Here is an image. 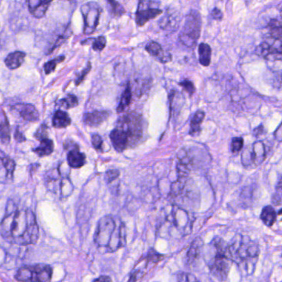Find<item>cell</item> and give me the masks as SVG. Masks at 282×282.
I'll return each mask as SVG.
<instances>
[{"label":"cell","mask_w":282,"mask_h":282,"mask_svg":"<svg viewBox=\"0 0 282 282\" xmlns=\"http://www.w3.org/2000/svg\"><path fill=\"white\" fill-rule=\"evenodd\" d=\"M0 235L16 245H32L39 238V227L32 210L17 207L12 200L7 203L4 216L0 222Z\"/></svg>","instance_id":"obj_1"},{"label":"cell","mask_w":282,"mask_h":282,"mask_svg":"<svg viewBox=\"0 0 282 282\" xmlns=\"http://www.w3.org/2000/svg\"><path fill=\"white\" fill-rule=\"evenodd\" d=\"M94 243L101 250L113 253L126 244V227L123 223L117 224L110 215L99 219L94 234Z\"/></svg>","instance_id":"obj_2"},{"label":"cell","mask_w":282,"mask_h":282,"mask_svg":"<svg viewBox=\"0 0 282 282\" xmlns=\"http://www.w3.org/2000/svg\"><path fill=\"white\" fill-rule=\"evenodd\" d=\"M233 263H237L243 276L254 273L260 250L258 244L246 236L236 235L228 245Z\"/></svg>","instance_id":"obj_3"},{"label":"cell","mask_w":282,"mask_h":282,"mask_svg":"<svg viewBox=\"0 0 282 282\" xmlns=\"http://www.w3.org/2000/svg\"><path fill=\"white\" fill-rule=\"evenodd\" d=\"M208 250L206 263L209 272L213 278L224 282L233 265L228 244L222 238L216 237L209 243Z\"/></svg>","instance_id":"obj_4"},{"label":"cell","mask_w":282,"mask_h":282,"mask_svg":"<svg viewBox=\"0 0 282 282\" xmlns=\"http://www.w3.org/2000/svg\"><path fill=\"white\" fill-rule=\"evenodd\" d=\"M201 17L199 12L190 11L187 15L184 26L180 33V41L186 47L193 48L196 45L201 32Z\"/></svg>","instance_id":"obj_5"},{"label":"cell","mask_w":282,"mask_h":282,"mask_svg":"<svg viewBox=\"0 0 282 282\" xmlns=\"http://www.w3.org/2000/svg\"><path fill=\"white\" fill-rule=\"evenodd\" d=\"M116 127L120 128L125 132L129 138L130 145H135L137 142L140 141L143 134L142 116L133 112L122 116L118 119Z\"/></svg>","instance_id":"obj_6"},{"label":"cell","mask_w":282,"mask_h":282,"mask_svg":"<svg viewBox=\"0 0 282 282\" xmlns=\"http://www.w3.org/2000/svg\"><path fill=\"white\" fill-rule=\"evenodd\" d=\"M52 268L44 264L24 266L17 270L15 279L20 282H51Z\"/></svg>","instance_id":"obj_7"},{"label":"cell","mask_w":282,"mask_h":282,"mask_svg":"<svg viewBox=\"0 0 282 282\" xmlns=\"http://www.w3.org/2000/svg\"><path fill=\"white\" fill-rule=\"evenodd\" d=\"M81 12L84 19V34H93L99 23L102 8L98 3L91 1L81 6Z\"/></svg>","instance_id":"obj_8"},{"label":"cell","mask_w":282,"mask_h":282,"mask_svg":"<svg viewBox=\"0 0 282 282\" xmlns=\"http://www.w3.org/2000/svg\"><path fill=\"white\" fill-rule=\"evenodd\" d=\"M163 258L164 256L156 253L153 249H152L145 258H142L138 262V264H136V267L131 273L128 282H141L142 278H144V276L147 273V267L152 263L154 265L157 264Z\"/></svg>","instance_id":"obj_9"},{"label":"cell","mask_w":282,"mask_h":282,"mask_svg":"<svg viewBox=\"0 0 282 282\" xmlns=\"http://www.w3.org/2000/svg\"><path fill=\"white\" fill-rule=\"evenodd\" d=\"M163 11L158 7H153L152 2L148 0H139L138 10L136 12V23L138 27L144 26L150 20L154 19L162 14Z\"/></svg>","instance_id":"obj_10"},{"label":"cell","mask_w":282,"mask_h":282,"mask_svg":"<svg viewBox=\"0 0 282 282\" xmlns=\"http://www.w3.org/2000/svg\"><path fill=\"white\" fill-rule=\"evenodd\" d=\"M269 39L272 42L266 41L261 43L257 49L256 53L267 60L281 61L282 60V41Z\"/></svg>","instance_id":"obj_11"},{"label":"cell","mask_w":282,"mask_h":282,"mask_svg":"<svg viewBox=\"0 0 282 282\" xmlns=\"http://www.w3.org/2000/svg\"><path fill=\"white\" fill-rule=\"evenodd\" d=\"M15 167L14 161L0 149V183L8 184L12 183Z\"/></svg>","instance_id":"obj_12"},{"label":"cell","mask_w":282,"mask_h":282,"mask_svg":"<svg viewBox=\"0 0 282 282\" xmlns=\"http://www.w3.org/2000/svg\"><path fill=\"white\" fill-rule=\"evenodd\" d=\"M12 109L16 111L26 122H36L39 120V112L33 105L17 103L12 106Z\"/></svg>","instance_id":"obj_13"},{"label":"cell","mask_w":282,"mask_h":282,"mask_svg":"<svg viewBox=\"0 0 282 282\" xmlns=\"http://www.w3.org/2000/svg\"><path fill=\"white\" fill-rule=\"evenodd\" d=\"M109 138H110L113 148H115L118 152H123L128 148V146H130V141H129L128 136L123 130L118 127H116L115 129H113L111 132Z\"/></svg>","instance_id":"obj_14"},{"label":"cell","mask_w":282,"mask_h":282,"mask_svg":"<svg viewBox=\"0 0 282 282\" xmlns=\"http://www.w3.org/2000/svg\"><path fill=\"white\" fill-rule=\"evenodd\" d=\"M53 0H26L30 13L36 18H42Z\"/></svg>","instance_id":"obj_15"},{"label":"cell","mask_w":282,"mask_h":282,"mask_svg":"<svg viewBox=\"0 0 282 282\" xmlns=\"http://www.w3.org/2000/svg\"><path fill=\"white\" fill-rule=\"evenodd\" d=\"M145 49L148 54L155 58H157L162 63H167L172 61V55L165 52L162 46L157 42H153V41L148 42Z\"/></svg>","instance_id":"obj_16"},{"label":"cell","mask_w":282,"mask_h":282,"mask_svg":"<svg viewBox=\"0 0 282 282\" xmlns=\"http://www.w3.org/2000/svg\"><path fill=\"white\" fill-rule=\"evenodd\" d=\"M74 143L73 147L68 148L69 152L67 154V163L71 168H80L83 167L86 163V157L85 153H81L78 146Z\"/></svg>","instance_id":"obj_17"},{"label":"cell","mask_w":282,"mask_h":282,"mask_svg":"<svg viewBox=\"0 0 282 282\" xmlns=\"http://www.w3.org/2000/svg\"><path fill=\"white\" fill-rule=\"evenodd\" d=\"M109 117V113L106 111H94L86 113L84 116V122L87 126L91 127H98L103 124Z\"/></svg>","instance_id":"obj_18"},{"label":"cell","mask_w":282,"mask_h":282,"mask_svg":"<svg viewBox=\"0 0 282 282\" xmlns=\"http://www.w3.org/2000/svg\"><path fill=\"white\" fill-rule=\"evenodd\" d=\"M248 155L250 158L249 163H253L256 166L260 165L266 158L265 145L263 142L257 141L253 143V149L248 152Z\"/></svg>","instance_id":"obj_19"},{"label":"cell","mask_w":282,"mask_h":282,"mask_svg":"<svg viewBox=\"0 0 282 282\" xmlns=\"http://www.w3.org/2000/svg\"><path fill=\"white\" fill-rule=\"evenodd\" d=\"M26 53L23 51H14L8 54L4 60V63L9 70H17L24 62Z\"/></svg>","instance_id":"obj_20"},{"label":"cell","mask_w":282,"mask_h":282,"mask_svg":"<svg viewBox=\"0 0 282 282\" xmlns=\"http://www.w3.org/2000/svg\"><path fill=\"white\" fill-rule=\"evenodd\" d=\"M0 141L3 143L10 141V125L3 110L0 109Z\"/></svg>","instance_id":"obj_21"},{"label":"cell","mask_w":282,"mask_h":282,"mask_svg":"<svg viewBox=\"0 0 282 282\" xmlns=\"http://www.w3.org/2000/svg\"><path fill=\"white\" fill-rule=\"evenodd\" d=\"M202 249H203V242H202L201 238H195L191 243V246L187 253L189 264H193L199 258Z\"/></svg>","instance_id":"obj_22"},{"label":"cell","mask_w":282,"mask_h":282,"mask_svg":"<svg viewBox=\"0 0 282 282\" xmlns=\"http://www.w3.org/2000/svg\"><path fill=\"white\" fill-rule=\"evenodd\" d=\"M205 117V113L203 111H198L195 112L194 117L191 119L190 122V129H189V134L191 137H195L201 132V124Z\"/></svg>","instance_id":"obj_23"},{"label":"cell","mask_w":282,"mask_h":282,"mask_svg":"<svg viewBox=\"0 0 282 282\" xmlns=\"http://www.w3.org/2000/svg\"><path fill=\"white\" fill-rule=\"evenodd\" d=\"M71 120L69 115L67 112H63L62 110H58L55 112L53 118H52V125L56 128H66L71 125Z\"/></svg>","instance_id":"obj_24"},{"label":"cell","mask_w":282,"mask_h":282,"mask_svg":"<svg viewBox=\"0 0 282 282\" xmlns=\"http://www.w3.org/2000/svg\"><path fill=\"white\" fill-rule=\"evenodd\" d=\"M40 145L37 148L33 149V152L37 153L39 157H44V156H48L52 154V152L54 150V143L52 140L43 139L40 141Z\"/></svg>","instance_id":"obj_25"},{"label":"cell","mask_w":282,"mask_h":282,"mask_svg":"<svg viewBox=\"0 0 282 282\" xmlns=\"http://www.w3.org/2000/svg\"><path fill=\"white\" fill-rule=\"evenodd\" d=\"M260 218L267 226H273L277 221V212L272 206H267L262 211Z\"/></svg>","instance_id":"obj_26"},{"label":"cell","mask_w":282,"mask_h":282,"mask_svg":"<svg viewBox=\"0 0 282 282\" xmlns=\"http://www.w3.org/2000/svg\"><path fill=\"white\" fill-rule=\"evenodd\" d=\"M268 32H269V38L273 40L282 41V22L280 20L277 18H273L268 25Z\"/></svg>","instance_id":"obj_27"},{"label":"cell","mask_w":282,"mask_h":282,"mask_svg":"<svg viewBox=\"0 0 282 282\" xmlns=\"http://www.w3.org/2000/svg\"><path fill=\"white\" fill-rule=\"evenodd\" d=\"M211 47L206 43H201L199 46V61L201 66L207 67L211 62Z\"/></svg>","instance_id":"obj_28"},{"label":"cell","mask_w":282,"mask_h":282,"mask_svg":"<svg viewBox=\"0 0 282 282\" xmlns=\"http://www.w3.org/2000/svg\"><path fill=\"white\" fill-rule=\"evenodd\" d=\"M179 22L180 20L177 18L176 13H167L160 21V26L164 30L177 29Z\"/></svg>","instance_id":"obj_29"},{"label":"cell","mask_w":282,"mask_h":282,"mask_svg":"<svg viewBox=\"0 0 282 282\" xmlns=\"http://www.w3.org/2000/svg\"><path fill=\"white\" fill-rule=\"evenodd\" d=\"M131 100H132V91H131L130 83H128L125 90L123 91L121 97L120 102L117 107V112L120 114L124 112V110L130 105Z\"/></svg>","instance_id":"obj_30"},{"label":"cell","mask_w":282,"mask_h":282,"mask_svg":"<svg viewBox=\"0 0 282 282\" xmlns=\"http://www.w3.org/2000/svg\"><path fill=\"white\" fill-rule=\"evenodd\" d=\"M60 106L66 109H71L78 105V98L73 94H68L67 97L59 101Z\"/></svg>","instance_id":"obj_31"},{"label":"cell","mask_w":282,"mask_h":282,"mask_svg":"<svg viewBox=\"0 0 282 282\" xmlns=\"http://www.w3.org/2000/svg\"><path fill=\"white\" fill-rule=\"evenodd\" d=\"M65 59H66V57L64 56H58V57L52 59V61H48V62L45 64L44 70L46 74H50V73H52L57 68V65L65 61Z\"/></svg>","instance_id":"obj_32"},{"label":"cell","mask_w":282,"mask_h":282,"mask_svg":"<svg viewBox=\"0 0 282 282\" xmlns=\"http://www.w3.org/2000/svg\"><path fill=\"white\" fill-rule=\"evenodd\" d=\"M109 7H110L111 13L115 17H120L125 12V10L122 7V5L116 0H107Z\"/></svg>","instance_id":"obj_33"},{"label":"cell","mask_w":282,"mask_h":282,"mask_svg":"<svg viewBox=\"0 0 282 282\" xmlns=\"http://www.w3.org/2000/svg\"><path fill=\"white\" fill-rule=\"evenodd\" d=\"M92 40V49L94 51H102L105 48L107 40L103 36H99L97 38H91Z\"/></svg>","instance_id":"obj_34"},{"label":"cell","mask_w":282,"mask_h":282,"mask_svg":"<svg viewBox=\"0 0 282 282\" xmlns=\"http://www.w3.org/2000/svg\"><path fill=\"white\" fill-rule=\"evenodd\" d=\"M243 148V139L241 137H234L231 142V151L233 153H238Z\"/></svg>","instance_id":"obj_35"},{"label":"cell","mask_w":282,"mask_h":282,"mask_svg":"<svg viewBox=\"0 0 282 282\" xmlns=\"http://www.w3.org/2000/svg\"><path fill=\"white\" fill-rule=\"evenodd\" d=\"M177 282H199L194 275L190 273H181L177 275Z\"/></svg>","instance_id":"obj_36"},{"label":"cell","mask_w":282,"mask_h":282,"mask_svg":"<svg viewBox=\"0 0 282 282\" xmlns=\"http://www.w3.org/2000/svg\"><path fill=\"white\" fill-rule=\"evenodd\" d=\"M179 85L184 88V90L187 92L189 96H192L195 93V87H194V83H192L190 80L185 79L179 83Z\"/></svg>","instance_id":"obj_37"},{"label":"cell","mask_w":282,"mask_h":282,"mask_svg":"<svg viewBox=\"0 0 282 282\" xmlns=\"http://www.w3.org/2000/svg\"><path fill=\"white\" fill-rule=\"evenodd\" d=\"M34 137L36 139L39 141L48 138V127L46 125H42L35 133Z\"/></svg>","instance_id":"obj_38"},{"label":"cell","mask_w":282,"mask_h":282,"mask_svg":"<svg viewBox=\"0 0 282 282\" xmlns=\"http://www.w3.org/2000/svg\"><path fill=\"white\" fill-rule=\"evenodd\" d=\"M91 141H92L94 148H95L96 150H100L102 148V145H103V140L101 138L100 136L98 134L93 135Z\"/></svg>","instance_id":"obj_39"},{"label":"cell","mask_w":282,"mask_h":282,"mask_svg":"<svg viewBox=\"0 0 282 282\" xmlns=\"http://www.w3.org/2000/svg\"><path fill=\"white\" fill-rule=\"evenodd\" d=\"M91 62H89L88 66L86 67L85 70H84L82 72H81V74L78 76V78H76V85L78 86L79 84H81L82 83V81L84 80V78H86V76L88 74L89 72L91 71Z\"/></svg>","instance_id":"obj_40"},{"label":"cell","mask_w":282,"mask_h":282,"mask_svg":"<svg viewBox=\"0 0 282 282\" xmlns=\"http://www.w3.org/2000/svg\"><path fill=\"white\" fill-rule=\"evenodd\" d=\"M119 174H120L119 171L116 170V169L108 171L106 173V177H107V180H108V183H111V182L117 179L119 177Z\"/></svg>","instance_id":"obj_41"},{"label":"cell","mask_w":282,"mask_h":282,"mask_svg":"<svg viewBox=\"0 0 282 282\" xmlns=\"http://www.w3.org/2000/svg\"><path fill=\"white\" fill-rule=\"evenodd\" d=\"M211 16L213 19L220 21L223 18V12H221L218 8L215 7V8H213V11L211 12Z\"/></svg>","instance_id":"obj_42"},{"label":"cell","mask_w":282,"mask_h":282,"mask_svg":"<svg viewBox=\"0 0 282 282\" xmlns=\"http://www.w3.org/2000/svg\"><path fill=\"white\" fill-rule=\"evenodd\" d=\"M14 138L17 142H24L26 141L24 136L18 131V129L16 130L15 132Z\"/></svg>","instance_id":"obj_43"},{"label":"cell","mask_w":282,"mask_h":282,"mask_svg":"<svg viewBox=\"0 0 282 282\" xmlns=\"http://www.w3.org/2000/svg\"><path fill=\"white\" fill-rule=\"evenodd\" d=\"M273 203L276 206H280L282 203V197H281V192L279 193H275L273 197Z\"/></svg>","instance_id":"obj_44"},{"label":"cell","mask_w":282,"mask_h":282,"mask_svg":"<svg viewBox=\"0 0 282 282\" xmlns=\"http://www.w3.org/2000/svg\"><path fill=\"white\" fill-rule=\"evenodd\" d=\"M264 132H265L264 127H263V125H261V126L254 129L253 135H254V137H260L261 135H263Z\"/></svg>","instance_id":"obj_45"},{"label":"cell","mask_w":282,"mask_h":282,"mask_svg":"<svg viewBox=\"0 0 282 282\" xmlns=\"http://www.w3.org/2000/svg\"><path fill=\"white\" fill-rule=\"evenodd\" d=\"M94 282H112V280L108 276H101V277L94 281Z\"/></svg>","instance_id":"obj_46"},{"label":"cell","mask_w":282,"mask_h":282,"mask_svg":"<svg viewBox=\"0 0 282 282\" xmlns=\"http://www.w3.org/2000/svg\"><path fill=\"white\" fill-rule=\"evenodd\" d=\"M71 1H74V0H71Z\"/></svg>","instance_id":"obj_47"}]
</instances>
